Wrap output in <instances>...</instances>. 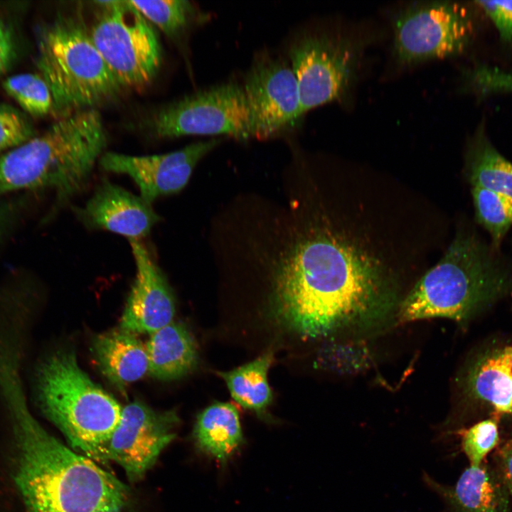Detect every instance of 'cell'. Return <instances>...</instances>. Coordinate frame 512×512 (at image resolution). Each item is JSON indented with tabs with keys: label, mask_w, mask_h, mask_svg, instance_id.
Returning <instances> with one entry per match:
<instances>
[{
	"label": "cell",
	"mask_w": 512,
	"mask_h": 512,
	"mask_svg": "<svg viewBox=\"0 0 512 512\" xmlns=\"http://www.w3.org/2000/svg\"><path fill=\"white\" fill-rule=\"evenodd\" d=\"M23 197L0 202V239L11 230L26 205Z\"/></svg>",
	"instance_id": "4dcf8cb0"
},
{
	"label": "cell",
	"mask_w": 512,
	"mask_h": 512,
	"mask_svg": "<svg viewBox=\"0 0 512 512\" xmlns=\"http://www.w3.org/2000/svg\"><path fill=\"white\" fill-rule=\"evenodd\" d=\"M136 276L122 316L120 328L149 335L173 321L175 302L164 274L139 240H129Z\"/></svg>",
	"instance_id": "5bb4252c"
},
{
	"label": "cell",
	"mask_w": 512,
	"mask_h": 512,
	"mask_svg": "<svg viewBox=\"0 0 512 512\" xmlns=\"http://www.w3.org/2000/svg\"><path fill=\"white\" fill-rule=\"evenodd\" d=\"M15 56V41L9 26L0 18V76L10 67Z\"/></svg>",
	"instance_id": "1f68e13d"
},
{
	"label": "cell",
	"mask_w": 512,
	"mask_h": 512,
	"mask_svg": "<svg viewBox=\"0 0 512 512\" xmlns=\"http://www.w3.org/2000/svg\"><path fill=\"white\" fill-rule=\"evenodd\" d=\"M511 287L509 273L486 247L472 236L460 235L401 302L398 319L466 322L506 296Z\"/></svg>",
	"instance_id": "277c9868"
},
{
	"label": "cell",
	"mask_w": 512,
	"mask_h": 512,
	"mask_svg": "<svg viewBox=\"0 0 512 512\" xmlns=\"http://www.w3.org/2000/svg\"><path fill=\"white\" fill-rule=\"evenodd\" d=\"M35 380L39 409L72 449L95 462L107 463V445L122 407L80 367L75 351L64 349L47 357Z\"/></svg>",
	"instance_id": "5b68a950"
},
{
	"label": "cell",
	"mask_w": 512,
	"mask_h": 512,
	"mask_svg": "<svg viewBox=\"0 0 512 512\" xmlns=\"http://www.w3.org/2000/svg\"><path fill=\"white\" fill-rule=\"evenodd\" d=\"M73 210L86 228L105 230L129 240H140L160 220L151 204L107 179L96 187L83 206Z\"/></svg>",
	"instance_id": "9a60e30c"
},
{
	"label": "cell",
	"mask_w": 512,
	"mask_h": 512,
	"mask_svg": "<svg viewBox=\"0 0 512 512\" xmlns=\"http://www.w3.org/2000/svg\"><path fill=\"white\" fill-rule=\"evenodd\" d=\"M469 80L474 87L482 93L512 92V73L480 67L470 74Z\"/></svg>",
	"instance_id": "83f0119b"
},
{
	"label": "cell",
	"mask_w": 512,
	"mask_h": 512,
	"mask_svg": "<svg viewBox=\"0 0 512 512\" xmlns=\"http://www.w3.org/2000/svg\"><path fill=\"white\" fill-rule=\"evenodd\" d=\"M37 66L61 117L109 101L122 88L80 14L58 17L43 30Z\"/></svg>",
	"instance_id": "8992f818"
},
{
	"label": "cell",
	"mask_w": 512,
	"mask_h": 512,
	"mask_svg": "<svg viewBox=\"0 0 512 512\" xmlns=\"http://www.w3.org/2000/svg\"><path fill=\"white\" fill-rule=\"evenodd\" d=\"M107 144V132L95 109L62 117L43 134L0 154V197L52 190L57 209L85 188Z\"/></svg>",
	"instance_id": "3957f363"
},
{
	"label": "cell",
	"mask_w": 512,
	"mask_h": 512,
	"mask_svg": "<svg viewBox=\"0 0 512 512\" xmlns=\"http://www.w3.org/2000/svg\"><path fill=\"white\" fill-rule=\"evenodd\" d=\"M150 131L159 138L187 135L252 137V120L243 87L227 82L194 92L156 111Z\"/></svg>",
	"instance_id": "ba28073f"
},
{
	"label": "cell",
	"mask_w": 512,
	"mask_h": 512,
	"mask_svg": "<svg viewBox=\"0 0 512 512\" xmlns=\"http://www.w3.org/2000/svg\"><path fill=\"white\" fill-rule=\"evenodd\" d=\"M469 176L472 187L484 188L512 199V163L489 142H479L472 149Z\"/></svg>",
	"instance_id": "7402d4cb"
},
{
	"label": "cell",
	"mask_w": 512,
	"mask_h": 512,
	"mask_svg": "<svg viewBox=\"0 0 512 512\" xmlns=\"http://www.w3.org/2000/svg\"><path fill=\"white\" fill-rule=\"evenodd\" d=\"M425 482L444 501L449 512H512V502L491 463L469 466L453 486L442 485L427 474Z\"/></svg>",
	"instance_id": "e0dca14e"
},
{
	"label": "cell",
	"mask_w": 512,
	"mask_h": 512,
	"mask_svg": "<svg viewBox=\"0 0 512 512\" xmlns=\"http://www.w3.org/2000/svg\"><path fill=\"white\" fill-rule=\"evenodd\" d=\"M150 23L169 36L186 28L197 16V10L186 0L129 1Z\"/></svg>",
	"instance_id": "603a6c76"
},
{
	"label": "cell",
	"mask_w": 512,
	"mask_h": 512,
	"mask_svg": "<svg viewBox=\"0 0 512 512\" xmlns=\"http://www.w3.org/2000/svg\"><path fill=\"white\" fill-rule=\"evenodd\" d=\"M221 139L198 142L164 154L131 156L104 153L100 166L112 173L125 174L137 184L139 196L151 203L159 197L181 191L188 183L198 162L217 146Z\"/></svg>",
	"instance_id": "4fadbf2b"
},
{
	"label": "cell",
	"mask_w": 512,
	"mask_h": 512,
	"mask_svg": "<svg viewBox=\"0 0 512 512\" xmlns=\"http://www.w3.org/2000/svg\"><path fill=\"white\" fill-rule=\"evenodd\" d=\"M494 23L501 37L512 41V1H476Z\"/></svg>",
	"instance_id": "f1b7e54d"
},
{
	"label": "cell",
	"mask_w": 512,
	"mask_h": 512,
	"mask_svg": "<svg viewBox=\"0 0 512 512\" xmlns=\"http://www.w3.org/2000/svg\"><path fill=\"white\" fill-rule=\"evenodd\" d=\"M35 136L33 124L26 114L11 105L0 104V154Z\"/></svg>",
	"instance_id": "4316f807"
},
{
	"label": "cell",
	"mask_w": 512,
	"mask_h": 512,
	"mask_svg": "<svg viewBox=\"0 0 512 512\" xmlns=\"http://www.w3.org/2000/svg\"><path fill=\"white\" fill-rule=\"evenodd\" d=\"M289 256L276 279L274 312L303 337L372 327L395 306L387 274L351 245L319 235L301 242Z\"/></svg>",
	"instance_id": "6da1fadb"
},
{
	"label": "cell",
	"mask_w": 512,
	"mask_h": 512,
	"mask_svg": "<svg viewBox=\"0 0 512 512\" xmlns=\"http://www.w3.org/2000/svg\"><path fill=\"white\" fill-rule=\"evenodd\" d=\"M178 422L174 410L157 411L134 400L122 408L107 445V462L119 464L130 481L142 479L175 439Z\"/></svg>",
	"instance_id": "7c38bea8"
},
{
	"label": "cell",
	"mask_w": 512,
	"mask_h": 512,
	"mask_svg": "<svg viewBox=\"0 0 512 512\" xmlns=\"http://www.w3.org/2000/svg\"><path fill=\"white\" fill-rule=\"evenodd\" d=\"M102 13L90 30L97 49L121 87L149 83L159 71L158 36L129 1H97Z\"/></svg>",
	"instance_id": "52a82bcc"
},
{
	"label": "cell",
	"mask_w": 512,
	"mask_h": 512,
	"mask_svg": "<svg viewBox=\"0 0 512 512\" xmlns=\"http://www.w3.org/2000/svg\"><path fill=\"white\" fill-rule=\"evenodd\" d=\"M466 397L499 422L512 417V343L496 341L474 355L464 373Z\"/></svg>",
	"instance_id": "2e32d148"
},
{
	"label": "cell",
	"mask_w": 512,
	"mask_h": 512,
	"mask_svg": "<svg viewBox=\"0 0 512 512\" xmlns=\"http://www.w3.org/2000/svg\"><path fill=\"white\" fill-rule=\"evenodd\" d=\"M193 437L200 451L225 463L243 442L237 408L228 402H215L198 416Z\"/></svg>",
	"instance_id": "ffe728a7"
},
{
	"label": "cell",
	"mask_w": 512,
	"mask_h": 512,
	"mask_svg": "<svg viewBox=\"0 0 512 512\" xmlns=\"http://www.w3.org/2000/svg\"><path fill=\"white\" fill-rule=\"evenodd\" d=\"M273 361L272 351L227 372H217L226 383L233 398L245 408L263 412L272 399L267 373Z\"/></svg>",
	"instance_id": "44dd1931"
},
{
	"label": "cell",
	"mask_w": 512,
	"mask_h": 512,
	"mask_svg": "<svg viewBox=\"0 0 512 512\" xmlns=\"http://www.w3.org/2000/svg\"><path fill=\"white\" fill-rule=\"evenodd\" d=\"M146 348L149 373L159 380L178 379L198 363L193 336L183 324L174 321L150 334Z\"/></svg>",
	"instance_id": "d6986e66"
},
{
	"label": "cell",
	"mask_w": 512,
	"mask_h": 512,
	"mask_svg": "<svg viewBox=\"0 0 512 512\" xmlns=\"http://www.w3.org/2000/svg\"><path fill=\"white\" fill-rule=\"evenodd\" d=\"M18 444L16 481L27 512H130L129 489L11 406Z\"/></svg>",
	"instance_id": "7a4b0ae2"
},
{
	"label": "cell",
	"mask_w": 512,
	"mask_h": 512,
	"mask_svg": "<svg viewBox=\"0 0 512 512\" xmlns=\"http://www.w3.org/2000/svg\"><path fill=\"white\" fill-rule=\"evenodd\" d=\"M491 464L504 483L512 502V437L499 444L494 450Z\"/></svg>",
	"instance_id": "f546056e"
},
{
	"label": "cell",
	"mask_w": 512,
	"mask_h": 512,
	"mask_svg": "<svg viewBox=\"0 0 512 512\" xmlns=\"http://www.w3.org/2000/svg\"><path fill=\"white\" fill-rule=\"evenodd\" d=\"M499 422L489 417L458 432L469 466H479L500 444Z\"/></svg>",
	"instance_id": "484cf974"
},
{
	"label": "cell",
	"mask_w": 512,
	"mask_h": 512,
	"mask_svg": "<svg viewBox=\"0 0 512 512\" xmlns=\"http://www.w3.org/2000/svg\"><path fill=\"white\" fill-rule=\"evenodd\" d=\"M471 193L479 222L498 245L512 225V199L476 186Z\"/></svg>",
	"instance_id": "d4e9b609"
},
{
	"label": "cell",
	"mask_w": 512,
	"mask_h": 512,
	"mask_svg": "<svg viewBox=\"0 0 512 512\" xmlns=\"http://www.w3.org/2000/svg\"><path fill=\"white\" fill-rule=\"evenodd\" d=\"M92 353L102 374L120 390L149 373L146 345L120 327L97 336Z\"/></svg>",
	"instance_id": "ac0fdd59"
},
{
	"label": "cell",
	"mask_w": 512,
	"mask_h": 512,
	"mask_svg": "<svg viewBox=\"0 0 512 512\" xmlns=\"http://www.w3.org/2000/svg\"><path fill=\"white\" fill-rule=\"evenodd\" d=\"M471 23L462 6L434 1L410 6L394 23V53L411 65L459 53L466 46Z\"/></svg>",
	"instance_id": "30bf717a"
},
{
	"label": "cell",
	"mask_w": 512,
	"mask_h": 512,
	"mask_svg": "<svg viewBox=\"0 0 512 512\" xmlns=\"http://www.w3.org/2000/svg\"><path fill=\"white\" fill-rule=\"evenodd\" d=\"M250 110L252 137H273L301 116L298 85L290 63L268 52L254 58L242 87Z\"/></svg>",
	"instance_id": "8fae6325"
},
{
	"label": "cell",
	"mask_w": 512,
	"mask_h": 512,
	"mask_svg": "<svg viewBox=\"0 0 512 512\" xmlns=\"http://www.w3.org/2000/svg\"><path fill=\"white\" fill-rule=\"evenodd\" d=\"M5 92L27 113L43 116L53 110L50 90L38 74L21 73L7 78L3 82Z\"/></svg>",
	"instance_id": "cb8c5ba5"
},
{
	"label": "cell",
	"mask_w": 512,
	"mask_h": 512,
	"mask_svg": "<svg viewBox=\"0 0 512 512\" xmlns=\"http://www.w3.org/2000/svg\"><path fill=\"white\" fill-rule=\"evenodd\" d=\"M361 46L346 37L326 33L299 37L289 49L302 115L343 97L355 79Z\"/></svg>",
	"instance_id": "9c48e42d"
}]
</instances>
